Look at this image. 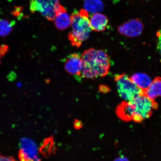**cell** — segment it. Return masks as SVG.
I'll return each mask as SVG.
<instances>
[{
  "instance_id": "6da1fadb",
  "label": "cell",
  "mask_w": 161,
  "mask_h": 161,
  "mask_svg": "<svg viewBox=\"0 0 161 161\" xmlns=\"http://www.w3.org/2000/svg\"><path fill=\"white\" fill-rule=\"evenodd\" d=\"M82 77L94 79L107 75L110 69V59L103 50L90 48L81 56Z\"/></svg>"
},
{
  "instance_id": "7a4b0ae2",
  "label": "cell",
  "mask_w": 161,
  "mask_h": 161,
  "mask_svg": "<svg viewBox=\"0 0 161 161\" xmlns=\"http://www.w3.org/2000/svg\"><path fill=\"white\" fill-rule=\"evenodd\" d=\"M72 31L68 34V39L72 46L79 47L89 37L91 28L89 15L85 9L74 11L70 16Z\"/></svg>"
},
{
  "instance_id": "3957f363",
  "label": "cell",
  "mask_w": 161,
  "mask_h": 161,
  "mask_svg": "<svg viewBox=\"0 0 161 161\" xmlns=\"http://www.w3.org/2000/svg\"><path fill=\"white\" fill-rule=\"evenodd\" d=\"M133 112L134 122L141 123L150 118L153 111L158 109V103L144 94L137 97L130 101Z\"/></svg>"
},
{
  "instance_id": "277c9868",
  "label": "cell",
  "mask_w": 161,
  "mask_h": 161,
  "mask_svg": "<svg viewBox=\"0 0 161 161\" xmlns=\"http://www.w3.org/2000/svg\"><path fill=\"white\" fill-rule=\"evenodd\" d=\"M114 80L119 96L125 101H130L144 94L143 90L132 81L127 74H116L114 76Z\"/></svg>"
},
{
  "instance_id": "5b68a950",
  "label": "cell",
  "mask_w": 161,
  "mask_h": 161,
  "mask_svg": "<svg viewBox=\"0 0 161 161\" xmlns=\"http://www.w3.org/2000/svg\"><path fill=\"white\" fill-rule=\"evenodd\" d=\"M61 5L59 0H30V9L32 13L39 12L47 20L54 21Z\"/></svg>"
},
{
  "instance_id": "8992f818",
  "label": "cell",
  "mask_w": 161,
  "mask_h": 161,
  "mask_svg": "<svg viewBox=\"0 0 161 161\" xmlns=\"http://www.w3.org/2000/svg\"><path fill=\"white\" fill-rule=\"evenodd\" d=\"M19 158L20 161H40L38 155L37 147L31 139L22 138L19 142Z\"/></svg>"
},
{
  "instance_id": "52a82bcc",
  "label": "cell",
  "mask_w": 161,
  "mask_h": 161,
  "mask_svg": "<svg viewBox=\"0 0 161 161\" xmlns=\"http://www.w3.org/2000/svg\"><path fill=\"white\" fill-rule=\"evenodd\" d=\"M144 25L138 18L131 19L118 26V31L121 35L130 38L138 37L142 33Z\"/></svg>"
},
{
  "instance_id": "ba28073f",
  "label": "cell",
  "mask_w": 161,
  "mask_h": 161,
  "mask_svg": "<svg viewBox=\"0 0 161 161\" xmlns=\"http://www.w3.org/2000/svg\"><path fill=\"white\" fill-rule=\"evenodd\" d=\"M64 63V67L68 73L73 75L82 76V61L81 56L79 54H70L66 58Z\"/></svg>"
},
{
  "instance_id": "9c48e42d",
  "label": "cell",
  "mask_w": 161,
  "mask_h": 161,
  "mask_svg": "<svg viewBox=\"0 0 161 161\" xmlns=\"http://www.w3.org/2000/svg\"><path fill=\"white\" fill-rule=\"evenodd\" d=\"M89 20L92 30L97 32L104 31L108 23V17L99 13L94 14L91 17Z\"/></svg>"
},
{
  "instance_id": "30bf717a",
  "label": "cell",
  "mask_w": 161,
  "mask_h": 161,
  "mask_svg": "<svg viewBox=\"0 0 161 161\" xmlns=\"http://www.w3.org/2000/svg\"><path fill=\"white\" fill-rule=\"evenodd\" d=\"M117 116L125 122H129L133 119V112L130 101H125L118 104L116 108Z\"/></svg>"
},
{
  "instance_id": "8fae6325",
  "label": "cell",
  "mask_w": 161,
  "mask_h": 161,
  "mask_svg": "<svg viewBox=\"0 0 161 161\" xmlns=\"http://www.w3.org/2000/svg\"><path fill=\"white\" fill-rule=\"evenodd\" d=\"M54 21L56 28L60 30L67 29L71 25L70 17L63 6L60 7Z\"/></svg>"
},
{
  "instance_id": "7c38bea8",
  "label": "cell",
  "mask_w": 161,
  "mask_h": 161,
  "mask_svg": "<svg viewBox=\"0 0 161 161\" xmlns=\"http://www.w3.org/2000/svg\"><path fill=\"white\" fill-rule=\"evenodd\" d=\"M143 93L144 95L153 100L161 97V77L158 76L155 78L148 88L144 91Z\"/></svg>"
},
{
  "instance_id": "4fadbf2b",
  "label": "cell",
  "mask_w": 161,
  "mask_h": 161,
  "mask_svg": "<svg viewBox=\"0 0 161 161\" xmlns=\"http://www.w3.org/2000/svg\"><path fill=\"white\" fill-rule=\"evenodd\" d=\"M130 78L132 81L143 91L148 88L152 81L149 76L142 72L134 73L130 76Z\"/></svg>"
},
{
  "instance_id": "5bb4252c",
  "label": "cell",
  "mask_w": 161,
  "mask_h": 161,
  "mask_svg": "<svg viewBox=\"0 0 161 161\" xmlns=\"http://www.w3.org/2000/svg\"><path fill=\"white\" fill-rule=\"evenodd\" d=\"M84 9L88 13H97L101 12L104 8V5L101 0H85Z\"/></svg>"
},
{
  "instance_id": "9a60e30c",
  "label": "cell",
  "mask_w": 161,
  "mask_h": 161,
  "mask_svg": "<svg viewBox=\"0 0 161 161\" xmlns=\"http://www.w3.org/2000/svg\"><path fill=\"white\" fill-rule=\"evenodd\" d=\"M53 138L46 139L44 141L40 149V152L45 157H48L53 153L55 150Z\"/></svg>"
},
{
  "instance_id": "2e32d148",
  "label": "cell",
  "mask_w": 161,
  "mask_h": 161,
  "mask_svg": "<svg viewBox=\"0 0 161 161\" xmlns=\"http://www.w3.org/2000/svg\"><path fill=\"white\" fill-rule=\"evenodd\" d=\"M15 25L14 21L0 19V36L5 37L9 35L13 31Z\"/></svg>"
},
{
  "instance_id": "e0dca14e",
  "label": "cell",
  "mask_w": 161,
  "mask_h": 161,
  "mask_svg": "<svg viewBox=\"0 0 161 161\" xmlns=\"http://www.w3.org/2000/svg\"><path fill=\"white\" fill-rule=\"evenodd\" d=\"M156 37L157 38V49L160 57L161 62V27L156 32Z\"/></svg>"
},
{
  "instance_id": "ac0fdd59",
  "label": "cell",
  "mask_w": 161,
  "mask_h": 161,
  "mask_svg": "<svg viewBox=\"0 0 161 161\" xmlns=\"http://www.w3.org/2000/svg\"><path fill=\"white\" fill-rule=\"evenodd\" d=\"M9 50L8 46L3 45L0 46V57H3L7 54Z\"/></svg>"
},
{
  "instance_id": "d6986e66",
  "label": "cell",
  "mask_w": 161,
  "mask_h": 161,
  "mask_svg": "<svg viewBox=\"0 0 161 161\" xmlns=\"http://www.w3.org/2000/svg\"><path fill=\"white\" fill-rule=\"evenodd\" d=\"M73 125L74 127L76 130H80L83 126V124L81 121L77 119L74 120Z\"/></svg>"
},
{
  "instance_id": "ffe728a7",
  "label": "cell",
  "mask_w": 161,
  "mask_h": 161,
  "mask_svg": "<svg viewBox=\"0 0 161 161\" xmlns=\"http://www.w3.org/2000/svg\"><path fill=\"white\" fill-rule=\"evenodd\" d=\"M100 91L102 93H107L110 91V88L105 85H101L99 86Z\"/></svg>"
},
{
  "instance_id": "44dd1931",
  "label": "cell",
  "mask_w": 161,
  "mask_h": 161,
  "mask_svg": "<svg viewBox=\"0 0 161 161\" xmlns=\"http://www.w3.org/2000/svg\"><path fill=\"white\" fill-rule=\"evenodd\" d=\"M0 161H17L11 157L5 156L0 154Z\"/></svg>"
},
{
  "instance_id": "7402d4cb",
  "label": "cell",
  "mask_w": 161,
  "mask_h": 161,
  "mask_svg": "<svg viewBox=\"0 0 161 161\" xmlns=\"http://www.w3.org/2000/svg\"><path fill=\"white\" fill-rule=\"evenodd\" d=\"M113 161H130L126 157L122 156L114 159Z\"/></svg>"
},
{
  "instance_id": "603a6c76",
  "label": "cell",
  "mask_w": 161,
  "mask_h": 161,
  "mask_svg": "<svg viewBox=\"0 0 161 161\" xmlns=\"http://www.w3.org/2000/svg\"><path fill=\"white\" fill-rule=\"evenodd\" d=\"M1 59H0V65H1Z\"/></svg>"
}]
</instances>
